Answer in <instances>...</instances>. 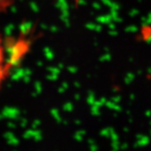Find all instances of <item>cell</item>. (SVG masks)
Instances as JSON below:
<instances>
[{
  "label": "cell",
  "instance_id": "cell-1",
  "mask_svg": "<svg viewBox=\"0 0 151 151\" xmlns=\"http://www.w3.org/2000/svg\"><path fill=\"white\" fill-rule=\"evenodd\" d=\"M4 48L3 45V40L0 35V88L3 82L8 76V70H9V64L6 63Z\"/></svg>",
  "mask_w": 151,
  "mask_h": 151
},
{
  "label": "cell",
  "instance_id": "cell-2",
  "mask_svg": "<svg viewBox=\"0 0 151 151\" xmlns=\"http://www.w3.org/2000/svg\"><path fill=\"white\" fill-rule=\"evenodd\" d=\"M15 0H0V14L4 13L10 7Z\"/></svg>",
  "mask_w": 151,
  "mask_h": 151
},
{
  "label": "cell",
  "instance_id": "cell-3",
  "mask_svg": "<svg viewBox=\"0 0 151 151\" xmlns=\"http://www.w3.org/2000/svg\"><path fill=\"white\" fill-rule=\"evenodd\" d=\"M74 1H76V2H79V1H81V0H74Z\"/></svg>",
  "mask_w": 151,
  "mask_h": 151
}]
</instances>
